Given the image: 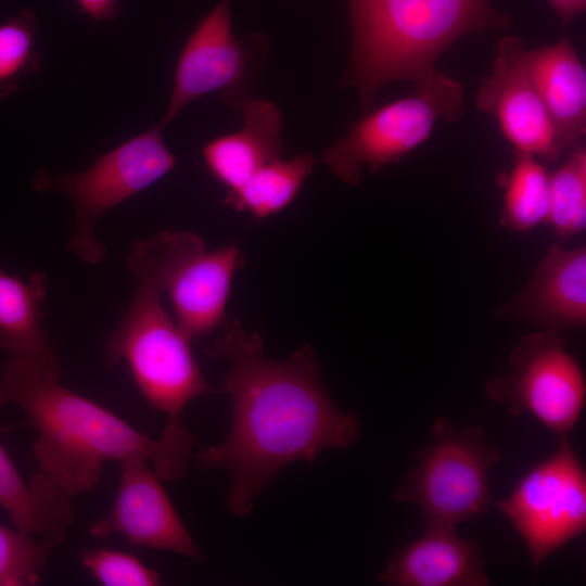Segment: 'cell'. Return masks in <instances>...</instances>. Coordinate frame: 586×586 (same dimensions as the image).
<instances>
[{
    "instance_id": "obj_1",
    "label": "cell",
    "mask_w": 586,
    "mask_h": 586,
    "mask_svg": "<svg viewBox=\"0 0 586 586\" xmlns=\"http://www.w3.org/2000/svg\"><path fill=\"white\" fill-rule=\"evenodd\" d=\"M207 353L229 362L222 392L231 398L232 420L224 441L202 446L194 460L200 469L229 472L226 506L232 515L249 514L289 463L310 464L321 451L356 442L359 419L334 405L309 345L288 360H271L259 334L230 319Z\"/></svg>"
},
{
    "instance_id": "obj_2",
    "label": "cell",
    "mask_w": 586,
    "mask_h": 586,
    "mask_svg": "<svg viewBox=\"0 0 586 586\" xmlns=\"http://www.w3.org/2000/svg\"><path fill=\"white\" fill-rule=\"evenodd\" d=\"M20 408L38 433L33 454L40 472L71 497L94 488L107 461L143 458L165 481L182 479L194 438L166 424L158 438L138 431L102 405L60 382V372L10 357L0 372V407Z\"/></svg>"
},
{
    "instance_id": "obj_3",
    "label": "cell",
    "mask_w": 586,
    "mask_h": 586,
    "mask_svg": "<svg viewBox=\"0 0 586 586\" xmlns=\"http://www.w3.org/2000/svg\"><path fill=\"white\" fill-rule=\"evenodd\" d=\"M352 51L341 80L357 88L364 114L380 88L416 86L436 72V60L468 34L504 31L510 17L489 0H347Z\"/></svg>"
},
{
    "instance_id": "obj_4",
    "label": "cell",
    "mask_w": 586,
    "mask_h": 586,
    "mask_svg": "<svg viewBox=\"0 0 586 586\" xmlns=\"http://www.w3.org/2000/svg\"><path fill=\"white\" fill-rule=\"evenodd\" d=\"M156 125L97 156L89 168L79 173L52 175L39 170L33 184L39 192H59L73 204L74 230L67 247L88 265H97L106 255L95 237L100 218L128 199L145 190L176 165L173 153Z\"/></svg>"
},
{
    "instance_id": "obj_5",
    "label": "cell",
    "mask_w": 586,
    "mask_h": 586,
    "mask_svg": "<svg viewBox=\"0 0 586 586\" xmlns=\"http://www.w3.org/2000/svg\"><path fill=\"white\" fill-rule=\"evenodd\" d=\"M463 102L462 85L437 71L410 95L369 111L349 125L346 135L323 151L322 163L341 181L357 187L362 166L377 173L400 162L429 139L437 120H458Z\"/></svg>"
},
{
    "instance_id": "obj_6",
    "label": "cell",
    "mask_w": 586,
    "mask_h": 586,
    "mask_svg": "<svg viewBox=\"0 0 586 586\" xmlns=\"http://www.w3.org/2000/svg\"><path fill=\"white\" fill-rule=\"evenodd\" d=\"M500 454L481 428L458 429L438 417L432 441L395 493L394 500L416 505L425 522L456 526L487 511L489 472Z\"/></svg>"
},
{
    "instance_id": "obj_7",
    "label": "cell",
    "mask_w": 586,
    "mask_h": 586,
    "mask_svg": "<svg viewBox=\"0 0 586 586\" xmlns=\"http://www.w3.org/2000/svg\"><path fill=\"white\" fill-rule=\"evenodd\" d=\"M496 507L526 546L533 565L544 561L586 528V474L568 438L532 467Z\"/></svg>"
},
{
    "instance_id": "obj_8",
    "label": "cell",
    "mask_w": 586,
    "mask_h": 586,
    "mask_svg": "<svg viewBox=\"0 0 586 586\" xmlns=\"http://www.w3.org/2000/svg\"><path fill=\"white\" fill-rule=\"evenodd\" d=\"M510 370L485 385L510 415H532L556 434L566 436L577 423L586 397L583 370L560 334L537 330L525 335L509 356Z\"/></svg>"
},
{
    "instance_id": "obj_9",
    "label": "cell",
    "mask_w": 586,
    "mask_h": 586,
    "mask_svg": "<svg viewBox=\"0 0 586 586\" xmlns=\"http://www.w3.org/2000/svg\"><path fill=\"white\" fill-rule=\"evenodd\" d=\"M258 48V41L250 46L233 35L230 0H220L180 52L169 102L158 125L164 129L188 104L215 91L225 103L240 109L246 101L239 89L257 66Z\"/></svg>"
},
{
    "instance_id": "obj_10",
    "label": "cell",
    "mask_w": 586,
    "mask_h": 586,
    "mask_svg": "<svg viewBox=\"0 0 586 586\" xmlns=\"http://www.w3.org/2000/svg\"><path fill=\"white\" fill-rule=\"evenodd\" d=\"M524 53L518 37L506 36L497 42L492 72L477 88L475 105L497 122L514 153L556 162L566 150L526 67Z\"/></svg>"
},
{
    "instance_id": "obj_11",
    "label": "cell",
    "mask_w": 586,
    "mask_h": 586,
    "mask_svg": "<svg viewBox=\"0 0 586 586\" xmlns=\"http://www.w3.org/2000/svg\"><path fill=\"white\" fill-rule=\"evenodd\" d=\"M119 464L120 481L114 505L107 514L90 522V535L104 539L118 534L135 546L202 561L200 548L149 461L128 458Z\"/></svg>"
},
{
    "instance_id": "obj_12",
    "label": "cell",
    "mask_w": 586,
    "mask_h": 586,
    "mask_svg": "<svg viewBox=\"0 0 586 586\" xmlns=\"http://www.w3.org/2000/svg\"><path fill=\"white\" fill-rule=\"evenodd\" d=\"M498 314L558 333L586 324V249L551 245L528 282Z\"/></svg>"
},
{
    "instance_id": "obj_13",
    "label": "cell",
    "mask_w": 586,
    "mask_h": 586,
    "mask_svg": "<svg viewBox=\"0 0 586 586\" xmlns=\"http://www.w3.org/2000/svg\"><path fill=\"white\" fill-rule=\"evenodd\" d=\"M377 582L388 586H486L480 547L455 526L425 522L421 535L399 548Z\"/></svg>"
},
{
    "instance_id": "obj_14",
    "label": "cell",
    "mask_w": 586,
    "mask_h": 586,
    "mask_svg": "<svg viewBox=\"0 0 586 586\" xmlns=\"http://www.w3.org/2000/svg\"><path fill=\"white\" fill-rule=\"evenodd\" d=\"M245 262L237 243L199 251L174 271L168 292L175 321L184 336L202 339L224 326L234 275Z\"/></svg>"
},
{
    "instance_id": "obj_15",
    "label": "cell",
    "mask_w": 586,
    "mask_h": 586,
    "mask_svg": "<svg viewBox=\"0 0 586 586\" xmlns=\"http://www.w3.org/2000/svg\"><path fill=\"white\" fill-rule=\"evenodd\" d=\"M526 67L565 150L582 144L586 133V71L566 37L524 53Z\"/></svg>"
},
{
    "instance_id": "obj_16",
    "label": "cell",
    "mask_w": 586,
    "mask_h": 586,
    "mask_svg": "<svg viewBox=\"0 0 586 586\" xmlns=\"http://www.w3.org/2000/svg\"><path fill=\"white\" fill-rule=\"evenodd\" d=\"M240 109L242 128L209 141L202 149L208 171L227 191L239 188L283 151L282 115L272 102L251 99Z\"/></svg>"
},
{
    "instance_id": "obj_17",
    "label": "cell",
    "mask_w": 586,
    "mask_h": 586,
    "mask_svg": "<svg viewBox=\"0 0 586 586\" xmlns=\"http://www.w3.org/2000/svg\"><path fill=\"white\" fill-rule=\"evenodd\" d=\"M48 276L24 280L0 270V347L10 357L60 372V359L44 329Z\"/></svg>"
},
{
    "instance_id": "obj_18",
    "label": "cell",
    "mask_w": 586,
    "mask_h": 586,
    "mask_svg": "<svg viewBox=\"0 0 586 586\" xmlns=\"http://www.w3.org/2000/svg\"><path fill=\"white\" fill-rule=\"evenodd\" d=\"M0 507L16 528L56 547L74 520L72 497L42 472L24 480L1 443Z\"/></svg>"
},
{
    "instance_id": "obj_19",
    "label": "cell",
    "mask_w": 586,
    "mask_h": 586,
    "mask_svg": "<svg viewBox=\"0 0 586 586\" xmlns=\"http://www.w3.org/2000/svg\"><path fill=\"white\" fill-rule=\"evenodd\" d=\"M314 165L315 160L307 152L289 161L277 157L259 167L239 188L227 191L224 204L247 212L258 220L275 215L293 202Z\"/></svg>"
},
{
    "instance_id": "obj_20",
    "label": "cell",
    "mask_w": 586,
    "mask_h": 586,
    "mask_svg": "<svg viewBox=\"0 0 586 586\" xmlns=\"http://www.w3.org/2000/svg\"><path fill=\"white\" fill-rule=\"evenodd\" d=\"M497 181L504 191L501 226L515 232H526L548 225L550 174L539 160L514 153L510 170L501 174Z\"/></svg>"
},
{
    "instance_id": "obj_21",
    "label": "cell",
    "mask_w": 586,
    "mask_h": 586,
    "mask_svg": "<svg viewBox=\"0 0 586 586\" xmlns=\"http://www.w3.org/2000/svg\"><path fill=\"white\" fill-rule=\"evenodd\" d=\"M548 225L559 243L581 234L586 228V149L579 144L563 164L550 174Z\"/></svg>"
},
{
    "instance_id": "obj_22",
    "label": "cell",
    "mask_w": 586,
    "mask_h": 586,
    "mask_svg": "<svg viewBox=\"0 0 586 586\" xmlns=\"http://www.w3.org/2000/svg\"><path fill=\"white\" fill-rule=\"evenodd\" d=\"M39 20L26 9L0 23V99L12 95L41 65L36 47Z\"/></svg>"
},
{
    "instance_id": "obj_23",
    "label": "cell",
    "mask_w": 586,
    "mask_h": 586,
    "mask_svg": "<svg viewBox=\"0 0 586 586\" xmlns=\"http://www.w3.org/2000/svg\"><path fill=\"white\" fill-rule=\"evenodd\" d=\"M54 548L49 540L0 524V586L38 584Z\"/></svg>"
},
{
    "instance_id": "obj_24",
    "label": "cell",
    "mask_w": 586,
    "mask_h": 586,
    "mask_svg": "<svg viewBox=\"0 0 586 586\" xmlns=\"http://www.w3.org/2000/svg\"><path fill=\"white\" fill-rule=\"evenodd\" d=\"M80 560L91 576L105 586H156L161 578L136 555L110 548H84Z\"/></svg>"
},
{
    "instance_id": "obj_25",
    "label": "cell",
    "mask_w": 586,
    "mask_h": 586,
    "mask_svg": "<svg viewBox=\"0 0 586 586\" xmlns=\"http://www.w3.org/2000/svg\"><path fill=\"white\" fill-rule=\"evenodd\" d=\"M79 11L93 23L112 22L120 13L119 0H74Z\"/></svg>"
},
{
    "instance_id": "obj_26",
    "label": "cell",
    "mask_w": 586,
    "mask_h": 586,
    "mask_svg": "<svg viewBox=\"0 0 586 586\" xmlns=\"http://www.w3.org/2000/svg\"><path fill=\"white\" fill-rule=\"evenodd\" d=\"M560 20L570 24L575 21L586 8V0H546Z\"/></svg>"
}]
</instances>
